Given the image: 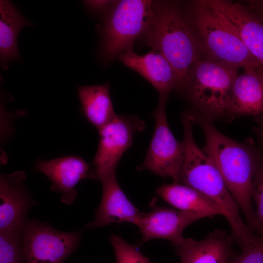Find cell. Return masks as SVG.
Segmentation results:
<instances>
[{
    "label": "cell",
    "instance_id": "6",
    "mask_svg": "<svg viewBox=\"0 0 263 263\" xmlns=\"http://www.w3.org/2000/svg\"><path fill=\"white\" fill-rule=\"evenodd\" d=\"M153 0H114L103 13L99 55L106 64L132 48L151 19Z\"/></svg>",
    "mask_w": 263,
    "mask_h": 263
},
{
    "label": "cell",
    "instance_id": "2",
    "mask_svg": "<svg viewBox=\"0 0 263 263\" xmlns=\"http://www.w3.org/2000/svg\"><path fill=\"white\" fill-rule=\"evenodd\" d=\"M186 111L203 132L205 144L202 150L216 165L243 212L246 224L257 235L258 224L252 204L251 187L260 159L250 146L223 134L211 120L194 109Z\"/></svg>",
    "mask_w": 263,
    "mask_h": 263
},
{
    "label": "cell",
    "instance_id": "27",
    "mask_svg": "<svg viewBox=\"0 0 263 263\" xmlns=\"http://www.w3.org/2000/svg\"><path fill=\"white\" fill-rule=\"evenodd\" d=\"M247 4L248 7L256 13L263 20V1L249 0Z\"/></svg>",
    "mask_w": 263,
    "mask_h": 263
},
{
    "label": "cell",
    "instance_id": "10",
    "mask_svg": "<svg viewBox=\"0 0 263 263\" xmlns=\"http://www.w3.org/2000/svg\"><path fill=\"white\" fill-rule=\"evenodd\" d=\"M25 180L22 170L0 174V232L23 231L28 224V211L37 202L24 185Z\"/></svg>",
    "mask_w": 263,
    "mask_h": 263
},
{
    "label": "cell",
    "instance_id": "3",
    "mask_svg": "<svg viewBox=\"0 0 263 263\" xmlns=\"http://www.w3.org/2000/svg\"><path fill=\"white\" fill-rule=\"evenodd\" d=\"M162 55L174 70L180 91L189 70L202 53L185 6L176 1H154L153 13L142 37Z\"/></svg>",
    "mask_w": 263,
    "mask_h": 263
},
{
    "label": "cell",
    "instance_id": "5",
    "mask_svg": "<svg viewBox=\"0 0 263 263\" xmlns=\"http://www.w3.org/2000/svg\"><path fill=\"white\" fill-rule=\"evenodd\" d=\"M239 69L224 62L201 58L189 70L180 91L193 109L212 120L227 114Z\"/></svg>",
    "mask_w": 263,
    "mask_h": 263
},
{
    "label": "cell",
    "instance_id": "22",
    "mask_svg": "<svg viewBox=\"0 0 263 263\" xmlns=\"http://www.w3.org/2000/svg\"><path fill=\"white\" fill-rule=\"evenodd\" d=\"M113 246L116 263H150L138 248L113 234L110 238Z\"/></svg>",
    "mask_w": 263,
    "mask_h": 263
},
{
    "label": "cell",
    "instance_id": "11",
    "mask_svg": "<svg viewBox=\"0 0 263 263\" xmlns=\"http://www.w3.org/2000/svg\"><path fill=\"white\" fill-rule=\"evenodd\" d=\"M237 33L250 53L263 65V20L240 2L203 0Z\"/></svg>",
    "mask_w": 263,
    "mask_h": 263
},
{
    "label": "cell",
    "instance_id": "18",
    "mask_svg": "<svg viewBox=\"0 0 263 263\" xmlns=\"http://www.w3.org/2000/svg\"><path fill=\"white\" fill-rule=\"evenodd\" d=\"M34 24L19 12L10 0L0 1V64L3 70H7L10 63L21 61L18 36L21 29L33 26Z\"/></svg>",
    "mask_w": 263,
    "mask_h": 263
},
{
    "label": "cell",
    "instance_id": "1",
    "mask_svg": "<svg viewBox=\"0 0 263 263\" xmlns=\"http://www.w3.org/2000/svg\"><path fill=\"white\" fill-rule=\"evenodd\" d=\"M184 130V158L178 182L197 190L220 209L231 229V235L241 250L254 244L259 237L242 218L240 207L227 189L213 161L196 144L193 136L195 122L186 112L181 114Z\"/></svg>",
    "mask_w": 263,
    "mask_h": 263
},
{
    "label": "cell",
    "instance_id": "26",
    "mask_svg": "<svg viewBox=\"0 0 263 263\" xmlns=\"http://www.w3.org/2000/svg\"><path fill=\"white\" fill-rule=\"evenodd\" d=\"M256 124L253 127V131L260 143L263 147V113L255 116Z\"/></svg>",
    "mask_w": 263,
    "mask_h": 263
},
{
    "label": "cell",
    "instance_id": "13",
    "mask_svg": "<svg viewBox=\"0 0 263 263\" xmlns=\"http://www.w3.org/2000/svg\"><path fill=\"white\" fill-rule=\"evenodd\" d=\"M206 217H209L205 213L156 207L150 213L143 214L137 226L143 242L156 238L165 239L178 247L186 240L183 236L186 227Z\"/></svg>",
    "mask_w": 263,
    "mask_h": 263
},
{
    "label": "cell",
    "instance_id": "15",
    "mask_svg": "<svg viewBox=\"0 0 263 263\" xmlns=\"http://www.w3.org/2000/svg\"><path fill=\"white\" fill-rule=\"evenodd\" d=\"M118 58L148 80L157 90L159 95H169L171 91L178 90L174 70L158 52L152 49L146 54L139 55L132 48L120 54Z\"/></svg>",
    "mask_w": 263,
    "mask_h": 263
},
{
    "label": "cell",
    "instance_id": "9",
    "mask_svg": "<svg viewBox=\"0 0 263 263\" xmlns=\"http://www.w3.org/2000/svg\"><path fill=\"white\" fill-rule=\"evenodd\" d=\"M81 232H63L48 223L29 219L23 231L26 263H62L78 247Z\"/></svg>",
    "mask_w": 263,
    "mask_h": 263
},
{
    "label": "cell",
    "instance_id": "23",
    "mask_svg": "<svg viewBox=\"0 0 263 263\" xmlns=\"http://www.w3.org/2000/svg\"><path fill=\"white\" fill-rule=\"evenodd\" d=\"M251 197L254 201L258 224L257 235L263 237V160L260 159L254 175Z\"/></svg>",
    "mask_w": 263,
    "mask_h": 263
},
{
    "label": "cell",
    "instance_id": "8",
    "mask_svg": "<svg viewBox=\"0 0 263 263\" xmlns=\"http://www.w3.org/2000/svg\"><path fill=\"white\" fill-rule=\"evenodd\" d=\"M169 95H159L158 105L152 113L154 132L144 161L137 168L178 182L184 158L183 141H178L171 132L167 121L166 104Z\"/></svg>",
    "mask_w": 263,
    "mask_h": 263
},
{
    "label": "cell",
    "instance_id": "24",
    "mask_svg": "<svg viewBox=\"0 0 263 263\" xmlns=\"http://www.w3.org/2000/svg\"><path fill=\"white\" fill-rule=\"evenodd\" d=\"M227 263H263V237L254 245L235 254Z\"/></svg>",
    "mask_w": 263,
    "mask_h": 263
},
{
    "label": "cell",
    "instance_id": "20",
    "mask_svg": "<svg viewBox=\"0 0 263 263\" xmlns=\"http://www.w3.org/2000/svg\"><path fill=\"white\" fill-rule=\"evenodd\" d=\"M156 192L167 203L178 210L205 213L209 217L222 215L219 207L204 195L178 182L158 187Z\"/></svg>",
    "mask_w": 263,
    "mask_h": 263
},
{
    "label": "cell",
    "instance_id": "25",
    "mask_svg": "<svg viewBox=\"0 0 263 263\" xmlns=\"http://www.w3.org/2000/svg\"><path fill=\"white\" fill-rule=\"evenodd\" d=\"M114 2V0H84L86 8L94 13L103 14Z\"/></svg>",
    "mask_w": 263,
    "mask_h": 263
},
{
    "label": "cell",
    "instance_id": "7",
    "mask_svg": "<svg viewBox=\"0 0 263 263\" xmlns=\"http://www.w3.org/2000/svg\"><path fill=\"white\" fill-rule=\"evenodd\" d=\"M145 128V122L137 115L116 114L98 130V145L92 163L91 179L101 181L116 174L117 165L132 146L133 135Z\"/></svg>",
    "mask_w": 263,
    "mask_h": 263
},
{
    "label": "cell",
    "instance_id": "17",
    "mask_svg": "<svg viewBox=\"0 0 263 263\" xmlns=\"http://www.w3.org/2000/svg\"><path fill=\"white\" fill-rule=\"evenodd\" d=\"M263 113V70H244L232 86L227 114L254 116Z\"/></svg>",
    "mask_w": 263,
    "mask_h": 263
},
{
    "label": "cell",
    "instance_id": "19",
    "mask_svg": "<svg viewBox=\"0 0 263 263\" xmlns=\"http://www.w3.org/2000/svg\"><path fill=\"white\" fill-rule=\"evenodd\" d=\"M76 90L81 103L80 113L97 130L115 117L108 81L100 85L79 86Z\"/></svg>",
    "mask_w": 263,
    "mask_h": 263
},
{
    "label": "cell",
    "instance_id": "21",
    "mask_svg": "<svg viewBox=\"0 0 263 263\" xmlns=\"http://www.w3.org/2000/svg\"><path fill=\"white\" fill-rule=\"evenodd\" d=\"M23 231L0 232V263H26Z\"/></svg>",
    "mask_w": 263,
    "mask_h": 263
},
{
    "label": "cell",
    "instance_id": "16",
    "mask_svg": "<svg viewBox=\"0 0 263 263\" xmlns=\"http://www.w3.org/2000/svg\"><path fill=\"white\" fill-rule=\"evenodd\" d=\"M231 234L222 229H215L203 240L186 238L177 247L180 263H227L236 254Z\"/></svg>",
    "mask_w": 263,
    "mask_h": 263
},
{
    "label": "cell",
    "instance_id": "14",
    "mask_svg": "<svg viewBox=\"0 0 263 263\" xmlns=\"http://www.w3.org/2000/svg\"><path fill=\"white\" fill-rule=\"evenodd\" d=\"M102 196L94 220L85 226L87 229L100 228L113 223L128 222L138 225L144 213L128 199L119 186L116 174L104 178Z\"/></svg>",
    "mask_w": 263,
    "mask_h": 263
},
{
    "label": "cell",
    "instance_id": "4",
    "mask_svg": "<svg viewBox=\"0 0 263 263\" xmlns=\"http://www.w3.org/2000/svg\"><path fill=\"white\" fill-rule=\"evenodd\" d=\"M201 47L202 58L224 62L244 70H263L237 33L203 0L185 6Z\"/></svg>",
    "mask_w": 263,
    "mask_h": 263
},
{
    "label": "cell",
    "instance_id": "12",
    "mask_svg": "<svg viewBox=\"0 0 263 263\" xmlns=\"http://www.w3.org/2000/svg\"><path fill=\"white\" fill-rule=\"evenodd\" d=\"M35 170L46 175L52 182L51 189L60 194L62 203L72 204L77 192L75 188L85 178L91 179V166L78 155H66L50 160L38 158Z\"/></svg>",
    "mask_w": 263,
    "mask_h": 263
}]
</instances>
